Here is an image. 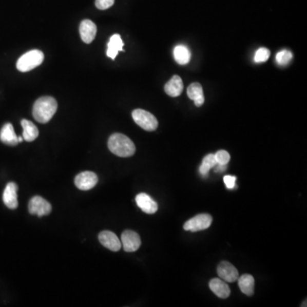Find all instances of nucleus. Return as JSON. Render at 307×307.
I'll use <instances>...</instances> for the list:
<instances>
[{
	"label": "nucleus",
	"mask_w": 307,
	"mask_h": 307,
	"mask_svg": "<svg viewBox=\"0 0 307 307\" xmlns=\"http://www.w3.org/2000/svg\"><path fill=\"white\" fill-rule=\"evenodd\" d=\"M57 110V103L52 97H42L35 102L33 108V118L40 123L51 121Z\"/></svg>",
	"instance_id": "obj_1"
},
{
	"label": "nucleus",
	"mask_w": 307,
	"mask_h": 307,
	"mask_svg": "<svg viewBox=\"0 0 307 307\" xmlns=\"http://www.w3.org/2000/svg\"><path fill=\"white\" fill-rule=\"evenodd\" d=\"M108 146L112 153L120 157H130L136 151L133 142L128 137L121 133L111 135L108 139Z\"/></svg>",
	"instance_id": "obj_2"
},
{
	"label": "nucleus",
	"mask_w": 307,
	"mask_h": 307,
	"mask_svg": "<svg viewBox=\"0 0 307 307\" xmlns=\"http://www.w3.org/2000/svg\"><path fill=\"white\" fill-rule=\"evenodd\" d=\"M45 56L40 50H32L18 59L16 68L21 72H28L43 63Z\"/></svg>",
	"instance_id": "obj_3"
},
{
	"label": "nucleus",
	"mask_w": 307,
	"mask_h": 307,
	"mask_svg": "<svg viewBox=\"0 0 307 307\" xmlns=\"http://www.w3.org/2000/svg\"><path fill=\"white\" fill-rule=\"evenodd\" d=\"M132 118L140 127L148 131H153L158 127V121L156 116L144 109H135L132 112Z\"/></svg>",
	"instance_id": "obj_4"
},
{
	"label": "nucleus",
	"mask_w": 307,
	"mask_h": 307,
	"mask_svg": "<svg viewBox=\"0 0 307 307\" xmlns=\"http://www.w3.org/2000/svg\"><path fill=\"white\" fill-rule=\"evenodd\" d=\"M213 222V218L210 214H198L194 218L189 219L184 224V231L197 232L208 229Z\"/></svg>",
	"instance_id": "obj_5"
},
{
	"label": "nucleus",
	"mask_w": 307,
	"mask_h": 307,
	"mask_svg": "<svg viewBox=\"0 0 307 307\" xmlns=\"http://www.w3.org/2000/svg\"><path fill=\"white\" fill-rule=\"evenodd\" d=\"M28 212L33 215L41 217L51 214V205L43 197H33L28 203Z\"/></svg>",
	"instance_id": "obj_6"
},
{
	"label": "nucleus",
	"mask_w": 307,
	"mask_h": 307,
	"mask_svg": "<svg viewBox=\"0 0 307 307\" xmlns=\"http://www.w3.org/2000/svg\"><path fill=\"white\" fill-rule=\"evenodd\" d=\"M121 245L126 252H135L141 246V239L137 232L126 229L121 235Z\"/></svg>",
	"instance_id": "obj_7"
},
{
	"label": "nucleus",
	"mask_w": 307,
	"mask_h": 307,
	"mask_svg": "<svg viewBox=\"0 0 307 307\" xmlns=\"http://www.w3.org/2000/svg\"><path fill=\"white\" fill-rule=\"evenodd\" d=\"M99 182V178L92 171H83L78 174L74 179V184L79 189L89 190L93 189Z\"/></svg>",
	"instance_id": "obj_8"
},
{
	"label": "nucleus",
	"mask_w": 307,
	"mask_h": 307,
	"mask_svg": "<svg viewBox=\"0 0 307 307\" xmlns=\"http://www.w3.org/2000/svg\"><path fill=\"white\" fill-rule=\"evenodd\" d=\"M219 277L226 282H235L239 277L237 268L228 261H222L217 268Z\"/></svg>",
	"instance_id": "obj_9"
},
{
	"label": "nucleus",
	"mask_w": 307,
	"mask_h": 307,
	"mask_svg": "<svg viewBox=\"0 0 307 307\" xmlns=\"http://www.w3.org/2000/svg\"><path fill=\"white\" fill-rule=\"evenodd\" d=\"M99 242L104 247H107L108 250L113 251V252H118L121 250L122 245L121 242L119 239L118 237L116 236L113 232L109 231H103L99 236Z\"/></svg>",
	"instance_id": "obj_10"
},
{
	"label": "nucleus",
	"mask_w": 307,
	"mask_h": 307,
	"mask_svg": "<svg viewBox=\"0 0 307 307\" xmlns=\"http://www.w3.org/2000/svg\"><path fill=\"white\" fill-rule=\"evenodd\" d=\"M17 184L10 182L5 187V191L3 194V201L5 206L10 209L17 208Z\"/></svg>",
	"instance_id": "obj_11"
},
{
	"label": "nucleus",
	"mask_w": 307,
	"mask_h": 307,
	"mask_svg": "<svg viewBox=\"0 0 307 307\" xmlns=\"http://www.w3.org/2000/svg\"><path fill=\"white\" fill-rule=\"evenodd\" d=\"M97 26L91 20H84L80 26V33L81 40L86 44H90L94 41L97 34Z\"/></svg>",
	"instance_id": "obj_12"
},
{
	"label": "nucleus",
	"mask_w": 307,
	"mask_h": 307,
	"mask_svg": "<svg viewBox=\"0 0 307 307\" xmlns=\"http://www.w3.org/2000/svg\"><path fill=\"white\" fill-rule=\"evenodd\" d=\"M137 205L142 211L145 214H156L158 210V205L156 203L149 195L145 193H140L136 197Z\"/></svg>",
	"instance_id": "obj_13"
},
{
	"label": "nucleus",
	"mask_w": 307,
	"mask_h": 307,
	"mask_svg": "<svg viewBox=\"0 0 307 307\" xmlns=\"http://www.w3.org/2000/svg\"><path fill=\"white\" fill-rule=\"evenodd\" d=\"M209 287L218 297L226 299L231 295V289L226 282L221 278H214L209 282Z\"/></svg>",
	"instance_id": "obj_14"
},
{
	"label": "nucleus",
	"mask_w": 307,
	"mask_h": 307,
	"mask_svg": "<svg viewBox=\"0 0 307 307\" xmlns=\"http://www.w3.org/2000/svg\"><path fill=\"white\" fill-rule=\"evenodd\" d=\"M184 90V84L182 79L179 75H174L171 80L165 85V91L168 96L176 98L182 93Z\"/></svg>",
	"instance_id": "obj_15"
},
{
	"label": "nucleus",
	"mask_w": 307,
	"mask_h": 307,
	"mask_svg": "<svg viewBox=\"0 0 307 307\" xmlns=\"http://www.w3.org/2000/svg\"><path fill=\"white\" fill-rule=\"evenodd\" d=\"M0 140L4 144L15 146L19 143L18 137L15 135L13 126L10 123L5 124L0 131Z\"/></svg>",
	"instance_id": "obj_16"
},
{
	"label": "nucleus",
	"mask_w": 307,
	"mask_h": 307,
	"mask_svg": "<svg viewBox=\"0 0 307 307\" xmlns=\"http://www.w3.org/2000/svg\"><path fill=\"white\" fill-rule=\"evenodd\" d=\"M124 43L121 40V35L113 34L111 36L109 42L108 44V50H107V55L111 59L114 60L118 55L119 51H123Z\"/></svg>",
	"instance_id": "obj_17"
},
{
	"label": "nucleus",
	"mask_w": 307,
	"mask_h": 307,
	"mask_svg": "<svg viewBox=\"0 0 307 307\" xmlns=\"http://www.w3.org/2000/svg\"><path fill=\"white\" fill-rule=\"evenodd\" d=\"M187 94H188L189 99L195 102V104L197 107H201L204 103L205 99L203 89H202V86L199 83H192L188 87Z\"/></svg>",
	"instance_id": "obj_18"
},
{
	"label": "nucleus",
	"mask_w": 307,
	"mask_h": 307,
	"mask_svg": "<svg viewBox=\"0 0 307 307\" xmlns=\"http://www.w3.org/2000/svg\"><path fill=\"white\" fill-rule=\"evenodd\" d=\"M238 285L240 290L244 295L251 296L255 293V278L250 274L242 275V277H238Z\"/></svg>",
	"instance_id": "obj_19"
},
{
	"label": "nucleus",
	"mask_w": 307,
	"mask_h": 307,
	"mask_svg": "<svg viewBox=\"0 0 307 307\" xmlns=\"http://www.w3.org/2000/svg\"><path fill=\"white\" fill-rule=\"evenodd\" d=\"M21 124L23 128V139L27 142L34 141L39 136L37 126L32 121L28 120H23Z\"/></svg>",
	"instance_id": "obj_20"
},
{
	"label": "nucleus",
	"mask_w": 307,
	"mask_h": 307,
	"mask_svg": "<svg viewBox=\"0 0 307 307\" xmlns=\"http://www.w3.org/2000/svg\"><path fill=\"white\" fill-rule=\"evenodd\" d=\"M174 59L180 65H184L189 63L191 57V53L189 48L183 45L177 46L174 50Z\"/></svg>",
	"instance_id": "obj_21"
},
{
	"label": "nucleus",
	"mask_w": 307,
	"mask_h": 307,
	"mask_svg": "<svg viewBox=\"0 0 307 307\" xmlns=\"http://www.w3.org/2000/svg\"><path fill=\"white\" fill-rule=\"evenodd\" d=\"M216 165L217 162L214 154H208L207 156H205L202 165L200 166V174L202 176L206 177L208 174L210 169L214 168Z\"/></svg>",
	"instance_id": "obj_22"
},
{
	"label": "nucleus",
	"mask_w": 307,
	"mask_h": 307,
	"mask_svg": "<svg viewBox=\"0 0 307 307\" xmlns=\"http://www.w3.org/2000/svg\"><path fill=\"white\" fill-rule=\"evenodd\" d=\"M293 54L291 51L287 50L279 51L276 55V60L277 63L281 66H285L289 64L290 61L292 60Z\"/></svg>",
	"instance_id": "obj_23"
},
{
	"label": "nucleus",
	"mask_w": 307,
	"mask_h": 307,
	"mask_svg": "<svg viewBox=\"0 0 307 307\" xmlns=\"http://www.w3.org/2000/svg\"><path fill=\"white\" fill-rule=\"evenodd\" d=\"M270 55H271V52L268 49L259 48L255 52V61L256 63H264L269 59Z\"/></svg>",
	"instance_id": "obj_24"
},
{
	"label": "nucleus",
	"mask_w": 307,
	"mask_h": 307,
	"mask_svg": "<svg viewBox=\"0 0 307 307\" xmlns=\"http://www.w3.org/2000/svg\"><path fill=\"white\" fill-rule=\"evenodd\" d=\"M214 156L217 164H220V165H227L231 160L229 154L225 150H219L216 154H214Z\"/></svg>",
	"instance_id": "obj_25"
},
{
	"label": "nucleus",
	"mask_w": 307,
	"mask_h": 307,
	"mask_svg": "<svg viewBox=\"0 0 307 307\" xmlns=\"http://www.w3.org/2000/svg\"><path fill=\"white\" fill-rule=\"evenodd\" d=\"M114 0H96V7L99 10H107L113 5Z\"/></svg>",
	"instance_id": "obj_26"
},
{
	"label": "nucleus",
	"mask_w": 307,
	"mask_h": 307,
	"mask_svg": "<svg viewBox=\"0 0 307 307\" xmlns=\"http://www.w3.org/2000/svg\"><path fill=\"white\" fill-rule=\"evenodd\" d=\"M236 180H237V177L229 176V175L224 177V182L226 185L227 189H234L236 186Z\"/></svg>",
	"instance_id": "obj_27"
},
{
	"label": "nucleus",
	"mask_w": 307,
	"mask_h": 307,
	"mask_svg": "<svg viewBox=\"0 0 307 307\" xmlns=\"http://www.w3.org/2000/svg\"><path fill=\"white\" fill-rule=\"evenodd\" d=\"M215 167V171L216 172H223V171H225L227 169V165H220V164H217L216 166H214Z\"/></svg>",
	"instance_id": "obj_28"
},
{
	"label": "nucleus",
	"mask_w": 307,
	"mask_h": 307,
	"mask_svg": "<svg viewBox=\"0 0 307 307\" xmlns=\"http://www.w3.org/2000/svg\"><path fill=\"white\" fill-rule=\"evenodd\" d=\"M23 138H22V137H18V142H19V143H21V142H23Z\"/></svg>",
	"instance_id": "obj_29"
}]
</instances>
